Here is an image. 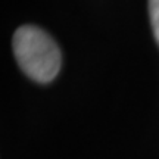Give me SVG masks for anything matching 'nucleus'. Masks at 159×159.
Here are the masks:
<instances>
[{
    "mask_svg": "<svg viewBox=\"0 0 159 159\" xmlns=\"http://www.w3.org/2000/svg\"><path fill=\"white\" fill-rule=\"evenodd\" d=\"M13 53L19 66L37 83H50L62 65V55L55 40L34 25H24L15 31Z\"/></svg>",
    "mask_w": 159,
    "mask_h": 159,
    "instance_id": "f257e3e1",
    "label": "nucleus"
},
{
    "mask_svg": "<svg viewBox=\"0 0 159 159\" xmlns=\"http://www.w3.org/2000/svg\"><path fill=\"white\" fill-rule=\"evenodd\" d=\"M149 15L155 40L159 46V0H149Z\"/></svg>",
    "mask_w": 159,
    "mask_h": 159,
    "instance_id": "f03ea898",
    "label": "nucleus"
}]
</instances>
